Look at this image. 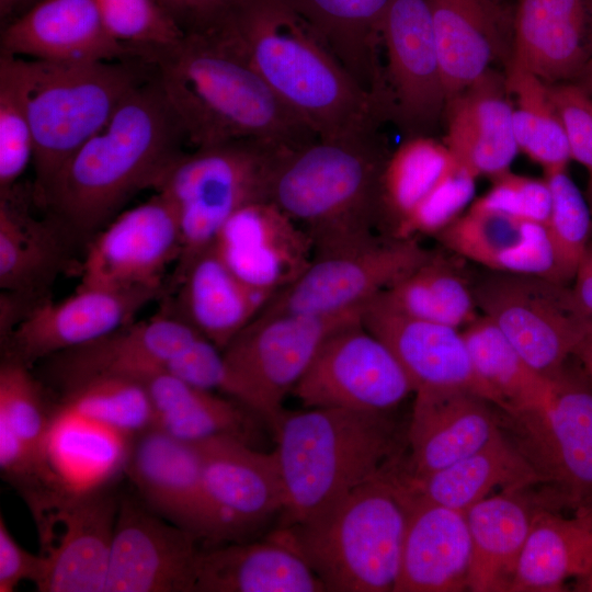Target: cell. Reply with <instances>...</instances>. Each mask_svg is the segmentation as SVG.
Wrapping results in <instances>:
<instances>
[{
	"mask_svg": "<svg viewBox=\"0 0 592 592\" xmlns=\"http://www.w3.org/2000/svg\"><path fill=\"white\" fill-rule=\"evenodd\" d=\"M241 55L320 139L356 138L388 121L284 0H229L203 29Z\"/></svg>",
	"mask_w": 592,
	"mask_h": 592,
	"instance_id": "obj_1",
	"label": "cell"
},
{
	"mask_svg": "<svg viewBox=\"0 0 592 592\" xmlns=\"http://www.w3.org/2000/svg\"><path fill=\"white\" fill-rule=\"evenodd\" d=\"M183 129L153 72L60 168L36 201L69 238H89L183 153Z\"/></svg>",
	"mask_w": 592,
	"mask_h": 592,
	"instance_id": "obj_2",
	"label": "cell"
},
{
	"mask_svg": "<svg viewBox=\"0 0 592 592\" xmlns=\"http://www.w3.org/2000/svg\"><path fill=\"white\" fill-rule=\"evenodd\" d=\"M141 59L195 148L251 139L277 149L316 140V134L273 92L252 66L210 31H186Z\"/></svg>",
	"mask_w": 592,
	"mask_h": 592,
	"instance_id": "obj_3",
	"label": "cell"
},
{
	"mask_svg": "<svg viewBox=\"0 0 592 592\" xmlns=\"http://www.w3.org/2000/svg\"><path fill=\"white\" fill-rule=\"evenodd\" d=\"M389 152L378 133L320 139L281 151L267 201L310 238L314 258L366 246L380 221V177Z\"/></svg>",
	"mask_w": 592,
	"mask_h": 592,
	"instance_id": "obj_4",
	"label": "cell"
},
{
	"mask_svg": "<svg viewBox=\"0 0 592 592\" xmlns=\"http://www.w3.org/2000/svg\"><path fill=\"white\" fill-rule=\"evenodd\" d=\"M284 509L277 527L305 523L402 459L389 413L342 408L283 412L274 428Z\"/></svg>",
	"mask_w": 592,
	"mask_h": 592,
	"instance_id": "obj_5",
	"label": "cell"
},
{
	"mask_svg": "<svg viewBox=\"0 0 592 592\" xmlns=\"http://www.w3.org/2000/svg\"><path fill=\"white\" fill-rule=\"evenodd\" d=\"M402 459L317 517L270 536L294 548L330 592H394L410 492Z\"/></svg>",
	"mask_w": 592,
	"mask_h": 592,
	"instance_id": "obj_6",
	"label": "cell"
},
{
	"mask_svg": "<svg viewBox=\"0 0 592 592\" xmlns=\"http://www.w3.org/2000/svg\"><path fill=\"white\" fill-rule=\"evenodd\" d=\"M152 75L139 59L53 62L30 59L29 112L37 201L67 160Z\"/></svg>",
	"mask_w": 592,
	"mask_h": 592,
	"instance_id": "obj_7",
	"label": "cell"
},
{
	"mask_svg": "<svg viewBox=\"0 0 592 592\" xmlns=\"http://www.w3.org/2000/svg\"><path fill=\"white\" fill-rule=\"evenodd\" d=\"M277 149L240 139L183 152L155 191L174 207L182 232V252L172 275L213 244L227 219L241 207L267 201Z\"/></svg>",
	"mask_w": 592,
	"mask_h": 592,
	"instance_id": "obj_8",
	"label": "cell"
},
{
	"mask_svg": "<svg viewBox=\"0 0 592 592\" xmlns=\"http://www.w3.org/2000/svg\"><path fill=\"white\" fill-rule=\"evenodd\" d=\"M363 308L337 315L260 312L223 350L237 400L274 430L284 412L283 400L323 343L340 329L362 321Z\"/></svg>",
	"mask_w": 592,
	"mask_h": 592,
	"instance_id": "obj_9",
	"label": "cell"
},
{
	"mask_svg": "<svg viewBox=\"0 0 592 592\" xmlns=\"http://www.w3.org/2000/svg\"><path fill=\"white\" fill-rule=\"evenodd\" d=\"M544 406L504 413L512 441L542 477L544 505L592 514V388L566 366Z\"/></svg>",
	"mask_w": 592,
	"mask_h": 592,
	"instance_id": "obj_10",
	"label": "cell"
},
{
	"mask_svg": "<svg viewBox=\"0 0 592 592\" xmlns=\"http://www.w3.org/2000/svg\"><path fill=\"white\" fill-rule=\"evenodd\" d=\"M478 309L537 372L556 376L592 321L566 284L537 274L487 270L473 284Z\"/></svg>",
	"mask_w": 592,
	"mask_h": 592,
	"instance_id": "obj_11",
	"label": "cell"
},
{
	"mask_svg": "<svg viewBox=\"0 0 592 592\" xmlns=\"http://www.w3.org/2000/svg\"><path fill=\"white\" fill-rule=\"evenodd\" d=\"M44 592H104L119 500L107 487L48 490L30 499Z\"/></svg>",
	"mask_w": 592,
	"mask_h": 592,
	"instance_id": "obj_12",
	"label": "cell"
},
{
	"mask_svg": "<svg viewBox=\"0 0 592 592\" xmlns=\"http://www.w3.org/2000/svg\"><path fill=\"white\" fill-rule=\"evenodd\" d=\"M432 255L417 238L391 237L314 258L307 270L260 312L337 315L360 309Z\"/></svg>",
	"mask_w": 592,
	"mask_h": 592,
	"instance_id": "obj_13",
	"label": "cell"
},
{
	"mask_svg": "<svg viewBox=\"0 0 592 592\" xmlns=\"http://www.w3.org/2000/svg\"><path fill=\"white\" fill-rule=\"evenodd\" d=\"M412 392L397 357L360 321L323 343L292 394L305 408L389 413Z\"/></svg>",
	"mask_w": 592,
	"mask_h": 592,
	"instance_id": "obj_14",
	"label": "cell"
},
{
	"mask_svg": "<svg viewBox=\"0 0 592 592\" xmlns=\"http://www.w3.org/2000/svg\"><path fill=\"white\" fill-rule=\"evenodd\" d=\"M182 252V232L172 204L156 192L122 210L90 240L78 286L164 292L163 277Z\"/></svg>",
	"mask_w": 592,
	"mask_h": 592,
	"instance_id": "obj_15",
	"label": "cell"
},
{
	"mask_svg": "<svg viewBox=\"0 0 592 592\" xmlns=\"http://www.w3.org/2000/svg\"><path fill=\"white\" fill-rule=\"evenodd\" d=\"M382 42L390 121L405 138L433 136L446 92L428 0H390Z\"/></svg>",
	"mask_w": 592,
	"mask_h": 592,
	"instance_id": "obj_16",
	"label": "cell"
},
{
	"mask_svg": "<svg viewBox=\"0 0 592 592\" xmlns=\"http://www.w3.org/2000/svg\"><path fill=\"white\" fill-rule=\"evenodd\" d=\"M125 470L155 514L201 540L237 539L206 491L195 443L152 426L134 439Z\"/></svg>",
	"mask_w": 592,
	"mask_h": 592,
	"instance_id": "obj_17",
	"label": "cell"
},
{
	"mask_svg": "<svg viewBox=\"0 0 592 592\" xmlns=\"http://www.w3.org/2000/svg\"><path fill=\"white\" fill-rule=\"evenodd\" d=\"M200 537L119 500L104 592H194Z\"/></svg>",
	"mask_w": 592,
	"mask_h": 592,
	"instance_id": "obj_18",
	"label": "cell"
},
{
	"mask_svg": "<svg viewBox=\"0 0 592 592\" xmlns=\"http://www.w3.org/2000/svg\"><path fill=\"white\" fill-rule=\"evenodd\" d=\"M164 292L151 288L111 289L77 286L58 301L36 305L4 343V357L29 367L44 357L99 340L134 321L147 304Z\"/></svg>",
	"mask_w": 592,
	"mask_h": 592,
	"instance_id": "obj_19",
	"label": "cell"
},
{
	"mask_svg": "<svg viewBox=\"0 0 592 592\" xmlns=\"http://www.w3.org/2000/svg\"><path fill=\"white\" fill-rule=\"evenodd\" d=\"M213 246L244 284L269 299L293 284L314 260L308 235L270 201L234 213Z\"/></svg>",
	"mask_w": 592,
	"mask_h": 592,
	"instance_id": "obj_20",
	"label": "cell"
},
{
	"mask_svg": "<svg viewBox=\"0 0 592 592\" xmlns=\"http://www.w3.org/2000/svg\"><path fill=\"white\" fill-rule=\"evenodd\" d=\"M362 325L394 353L414 392L463 388L497 406L496 396L474 368L460 329L407 316L380 294L364 306Z\"/></svg>",
	"mask_w": 592,
	"mask_h": 592,
	"instance_id": "obj_21",
	"label": "cell"
},
{
	"mask_svg": "<svg viewBox=\"0 0 592 592\" xmlns=\"http://www.w3.org/2000/svg\"><path fill=\"white\" fill-rule=\"evenodd\" d=\"M0 55L53 62L138 59L109 33L95 0H41L1 27Z\"/></svg>",
	"mask_w": 592,
	"mask_h": 592,
	"instance_id": "obj_22",
	"label": "cell"
},
{
	"mask_svg": "<svg viewBox=\"0 0 592 592\" xmlns=\"http://www.w3.org/2000/svg\"><path fill=\"white\" fill-rule=\"evenodd\" d=\"M405 471L421 477L479 451L502 433L491 403L463 388L414 392Z\"/></svg>",
	"mask_w": 592,
	"mask_h": 592,
	"instance_id": "obj_23",
	"label": "cell"
},
{
	"mask_svg": "<svg viewBox=\"0 0 592 592\" xmlns=\"http://www.w3.org/2000/svg\"><path fill=\"white\" fill-rule=\"evenodd\" d=\"M206 491L237 539L284 509L274 451L265 453L231 436L195 442Z\"/></svg>",
	"mask_w": 592,
	"mask_h": 592,
	"instance_id": "obj_24",
	"label": "cell"
},
{
	"mask_svg": "<svg viewBox=\"0 0 592 592\" xmlns=\"http://www.w3.org/2000/svg\"><path fill=\"white\" fill-rule=\"evenodd\" d=\"M201 335L162 307L148 319L132 321L99 340L53 355L55 372L64 386L102 374L141 379L164 373L168 363Z\"/></svg>",
	"mask_w": 592,
	"mask_h": 592,
	"instance_id": "obj_25",
	"label": "cell"
},
{
	"mask_svg": "<svg viewBox=\"0 0 592 592\" xmlns=\"http://www.w3.org/2000/svg\"><path fill=\"white\" fill-rule=\"evenodd\" d=\"M446 145L452 156L477 178L510 170L519 152L513 102L505 73L488 69L446 102Z\"/></svg>",
	"mask_w": 592,
	"mask_h": 592,
	"instance_id": "obj_26",
	"label": "cell"
},
{
	"mask_svg": "<svg viewBox=\"0 0 592 592\" xmlns=\"http://www.w3.org/2000/svg\"><path fill=\"white\" fill-rule=\"evenodd\" d=\"M446 102L512 54V10L501 0H428Z\"/></svg>",
	"mask_w": 592,
	"mask_h": 592,
	"instance_id": "obj_27",
	"label": "cell"
},
{
	"mask_svg": "<svg viewBox=\"0 0 592 592\" xmlns=\"http://www.w3.org/2000/svg\"><path fill=\"white\" fill-rule=\"evenodd\" d=\"M512 33L504 71L523 69L548 84L572 82L592 55L588 0H515Z\"/></svg>",
	"mask_w": 592,
	"mask_h": 592,
	"instance_id": "obj_28",
	"label": "cell"
},
{
	"mask_svg": "<svg viewBox=\"0 0 592 592\" xmlns=\"http://www.w3.org/2000/svg\"><path fill=\"white\" fill-rule=\"evenodd\" d=\"M409 492L400 572L394 592L467 590L471 542L466 513Z\"/></svg>",
	"mask_w": 592,
	"mask_h": 592,
	"instance_id": "obj_29",
	"label": "cell"
},
{
	"mask_svg": "<svg viewBox=\"0 0 592 592\" xmlns=\"http://www.w3.org/2000/svg\"><path fill=\"white\" fill-rule=\"evenodd\" d=\"M168 292L174 312L221 351L270 300L244 284L223 261L214 246L196 254L171 276Z\"/></svg>",
	"mask_w": 592,
	"mask_h": 592,
	"instance_id": "obj_30",
	"label": "cell"
},
{
	"mask_svg": "<svg viewBox=\"0 0 592 592\" xmlns=\"http://www.w3.org/2000/svg\"><path fill=\"white\" fill-rule=\"evenodd\" d=\"M435 237L448 251L489 271L556 281L550 241L538 223L469 207Z\"/></svg>",
	"mask_w": 592,
	"mask_h": 592,
	"instance_id": "obj_31",
	"label": "cell"
},
{
	"mask_svg": "<svg viewBox=\"0 0 592 592\" xmlns=\"http://www.w3.org/2000/svg\"><path fill=\"white\" fill-rule=\"evenodd\" d=\"M194 592H326L308 562L271 536L201 550Z\"/></svg>",
	"mask_w": 592,
	"mask_h": 592,
	"instance_id": "obj_32",
	"label": "cell"
},
{
	"mask_svg": "<svg viewBox=\"0 0 592 592\" xmlns=\"http://www.w3.org/2000/svg\"><path fill=\"white\" fill-rule=\"evenodd\" d=\"M299 14L341 66L373 95L387 94L382 29L390 0H284Z\"/></svg>",
	"mask_w": 592,
	"mask_h": 592,
	"instance_id": "obj_33",
	"label": "cell"
},
{
	"mask_svg": "<svg viewBox=\"0 0 592 592\" xmlns=\"http://www.w3.org/2000/svg\"><path fill=\"white\" fill-rule=\"evenodd\" d=\"M15 186L0 193V287L36 306L48 299L69 236L52 218L33 216Z\"/></svg>",
	"mask_w": 592,
	"mask_h": 592,
	"instance_id": "obj_34",
	"label": "cell"
},
{
	"mask_svg": "<svg viewBox=\"0 0 592 592\" xmlns=\"http://www.w3.org/2000/svg\"><path fill=\"white\" fill-rule=\"evenodd\" d=\"M526 490H501L465 512L471 542L467 590L510 592L539 503Z\"/></svg>",
	"mask_w": 592,
	"mask_h": 592,
	"instance_id": "obj_35",
	"label": "cell"
},
{
	"mask_svg": "<svg viewBox=\"0 0 592 592\" xmlns=\"http://www.w3.org/2000/svg\"><path fill=\"white\" fill-rule=\"evenodd\" d=\"M408 488L417 496L466 512L492 491L531 489L542 477L503 431L479 451L440 470L410 477L402 470Z\"/></svg>",
	"mask_w": 592,
	"mask_h": 592,
	"instance_id": "obj_36",
	"label": "cell"
},
{
	"mask_svg": "<svg viewBox=\"0 0 592 592\" xmlns=\"http://www.w3.org/2000/svg\"><path fill=\"white\" fill-rule=\"evenodd\" d=\"M592 572V514L536 506L510 592H554Z\"/></svg>",
	"mask_w": 592,
	"mask_h": 592,
	"instance_id": "obj_37",
	"label": "cell"
},
{
	"mask_svg": "<svg viewBox=\"0 0 592 592\" xmlns=\"http://www.w3.org/2000/svg\"><path fill=\"white\" fill-rule=\"evenodd\" d=\"M134 437L58 406L47 441V463L72 491L107 487L125 469Z\"/></svg>",
	"mask_w": 592,
	"mask_h": 592,
	"instance_id": "obj_38",
	"label": "cell"
},
{
	"mask_svg": "<svg viewBox=\"0 0 592 592\" xmlns=\"http://www.w3.org/2000/svg\"><path fill=\"white\" fill-rule=\"evenodd\" d=\"M141 380L151 398L155 428L191 443L216 436L253 442L260 417L239 401L167 373L151 374Z\"/></svg>",
	"mask_w": 592,
	"mask_h": 592,
	"instance_id": "obj_39",
	"label": "cell"
},
{
	"mask_svg": "<svg viewBox=\"0 0 592 592\" xmlns=\"http://www.w3.org/2000/svg\"><path fill=\"white\" fill-rule=\"evenodd\" d=\"M474 368L505 413L544 406L554 379L533 368L497 326L481 315L463 330Z\"/></svg>",
	"mask_w": 592,
	"mask_h": 592,
	"instance_id": "obj_40",
	"label": "cell"
},
{
	"mask_svg": "<svg viewBox=\"0 0 592 592\" xmlns=\"http://www.w3.org/2000/svg\"><path fill=\"white\" fill-rule=\"evenodd\" d=\"M380 296L407 316L456 329L467 327L479 317L473 285L434 253Z\"/></svg>",
	"mask_w": 592,
	"mask_h": 592,
	"instance_id": "obj_41",
	"label": "cell"
},
{
	"mask_svg": "<svg viewBox=\"0 0 592 592\" xmlns=\"http://www.w3.org/2000/svg\"><path fill=\"white\" fill-rule=\"evenodd\" d=\"M456 159L443 143L433 136L419 135L403 139L391 151L380 177V220L391 231L442 181Z\"/></svg>",
	"mask_w": 592,
	"mask_h": 592,
	"instance_id": "obj_42",
	"label": "cell"
},
{
	"mask_svg": "<svg viewBox=\"0 0 592 592\" xmlns=\"http://www.w3.org/2000/svg\"><path fill=\"white\" fill-rule=\"evenodd\" d=\"M513 103V129L519 151L544 171L567 168L571 160L563 123L551 101L547 83L530 71H504Z\"/></svg>",
	"mask_w": 592,
	"mask_h": 592,
	"instance_id": "obj_43",
	"label": "cell"
},
{
	"mask_svg": "<svg viewBox=\"0 0 592 592\" xmlns=\"http://www.w3.org/2000/svg\"><path fill=\"white\" fill-rule=\"evenodd\" d=\"M61 406L134 439L155 422L148 388L132 376L102 374L69 384Z\"/></svg>",
	"mask_w": 592,
	"mask_h": 592,
	"instance_id": "obj_44",
	"label": "cell"
},
{
	"mask_svg": "<svg viewBox=\"0 0 592 592\" xmlns=\"http://www.w3.org/2000/svg\"><path fill=\"white\" fill-rule=\"evenodd\" d=\"M29 89L30 59L0 55V193L13 189L33 163Z\"/></svg>",
	"mask_w": 592,
	"mask_h": 592,
	"instance_id": "obj_45",
	"label": "cell"
},
{
	"mask_svg": "<svg viewBox=\"0 0 592 592\" xmlns=\"http://www.w3.org/2000/svg\"><path fill=\"white\" fill-rule=\"evenodd\" d=\"M550 191V213L545 225L555 261L556 281L573 280L590 243L592 212L567 168L544 171Z\"/></svg>",
	"mask_w": 592,
	"mask_h": 592,
	"instance_id": "obj_46",
	"label": "cell"
},
{
	"mask_svg": "<svg viewBox=\"0 0 592 592\" xmlns=\"http://www.w3.org/2000/svg\"><path fill=\"white\" fill-rule=\"evenodd\" d=\"M55 412L30 367L4 357L0 366V426L48 468L46 449Z\"/></svg>",
	"mask_w": 592,
	"mask_h": 592,
	"instance_id": "obj_47",
	"label": "cell"
},
{
	"mask_svg": "<svg viewBox=\"0 0 592 592\" xmlns=\"http://www.w3.org/2000/svg\"><path fill=\"white\" fill-rule=\"evenodd\" d=\"M103 23L117 42L133 48L139 60L147 49L179 42L180 22L159 0H95Z\"/></svg>",
	"mask_w": 592,
	"mask_h": 592,
	"instance_id": "obj_48",
	"label": "cell"
},
{
	"mask_svg": "<svg viewBox=\"0 0 592 592\" xmlns=\"http://www.w3.org/2000/svg\"><path fill=\"white\" fill-rule=\"evenodd\" d=\"M477 177L456 161L435 189L391 231L398 239L436 235L471 204Z\"/></svg>",
	"mask_w": 592,
	"mask_h": 592,
	"instance_id": "obj_49",
	"label": "cell"
},
{
	"mask_svg": "<svg viewBox=\"0 0 592 592\" xmlns=\"http://www.w3.org/2000/svg\"><path fill=\"white\" fill-rule=\"evenodd\" d=\"M491 180L490 189L469 207L546 225L551 198L545 178H531L509 170Z\"/></svg>",
	"mask_w": 592,
	"mask_h": 592,
	"instance_id": "obj_50",
	"label": "cell"
},
{
	"mask_svg": "<svg viewBox=\"0 0 592 592\" xmlns=\"http://www.w3.org/2000/svg\"><path fill=\"white\" fill-rule=\"evenodd\" d=\"M569 141L571 159L589 171L592 181V95L573 82L547 83Z\"/></svg>",
	"mask_w": 592,
	"mask_h": 592,
	"instance_id": "obj_51",
	"label": "cell"
},
{
	"mask_svg": "<svg viewBox=\"0 0 592 592\" xmlns=\"http://www.w3.org/2000/svg\"><path fill=\"white\" fill-rule=\"evenodd\" d=\"M45 570L43 557L31 554L14 539L0 517V592H12L23 580L35 585L39 583Z\"/></svg>",
	"mask_w": 592,
	"mask_h": 592,
	"instance_id": "obj_52",
	"label": "cell"
},
{
	"mask_svg": "<svg viewBox=\"0 0 592 592\" xmlns=\"http://www.w3.org/2000/svg\"><path fill=\"white\" fill-rule=\"evenodd\" d=\"M571 292L583 314L592 319V241H590L573 276Z\"/></svg>",
	"mask_w": 592,
	"mask_h": 592,
	"instance_id": "obj_53",
	"label": "cell"
},
{
	"mask_svg": "<svg viewBox=\"0 0 592 592\" xmlns=\"http://www.w3.org/2000/svg\"><path fill=\"white\" fill-rule=\"evenodd\" d=\"M229 0H195L190 24L186 31L206 26Z\"/></svg>",
	"mask_w": 592,
	"mask_h": 592,
	"instance_id": "obj_54",
	"label": "cell"
},
{
	"mask_svg": "<svg viewBox=\"0 0 592 592\" xmlns=\"http://www.w3.org/2000/svg\"><path fill=\"white\" fill-rule=\"evenodd\" d=\"M41 0H0L1 27L14 21Z\"/></svg>",
	"mask_w": 592,
	"mask_h": 592,
	"instance_id": "obj_55",
	"label": "cell"
},
{
	"mask_svg": "<svg viewBox=\"0 0 592 592\" xmlns=\"http://www.w3.org/2000/svg\"><path fill=\"white\" fill-rule=\"evenodd\" d=\"M186 31L195 0H159Z\"/></svg>",
	"mask_w": 592,
	"mask_h": 592,
	"instance_id": "obj_56",
	"label": "cell"
},
{
	"mask_svg": "<svg viewBox=\"0 0 592 592\" xmlns=\"http://www.w3.org/2000/svg\"><path fill=\"white\" fill-rule=\"evenodd\" d=\"M574 355L580 358L587 375L592 380V321Z\"/></svg>",
	"mask_w": 592,
	"mask_h": 592,
	"instance_id": "obj_57",
	"label": "cell"
},
{
	"mask_svg": "<svg viewBox=\"0 0 592 592\" xmlns=\"http://www.w3.org/2000/svg\"><path fill=\"white\" fill-rule=\"evenodd\" d=\"M572 82L592 95V55Z\"/></svg>",
	"mask_w": 592,
	"mask_h": 592,
	"instance_id": "obj_58",
	"label": "cell"
},
{
	"mask_svg": "<svg viewBox=\"0 0 592 592\" xmlns=\"http://www.w3.org/2000/svg\"><path fill=\"white\" fill-rule=\"evenodd\" d=\"M588 8L590 14V46L592 52V0H588Z\"/></svg>",
	"mask_w": 592,
	"mask_h": 592,
	"instance_id": "obj_59",
	"label": "cell"
},
{
	"mask_svg": "<svg viewBox=\"0 0 592 592\" xmlns=\"http://www.w3.org/2000/svg\"><path fill=\"white\" fill-rule=\"evenodd\" d=\"M588 202H589V204H590L591 212H592V181H589V186H588Z\"/></svg>",
	"mask_w": 592,
	"mask_h": 592,
	"instance_id": "obj_60",
	"label": "cell"
}]
</instances>
